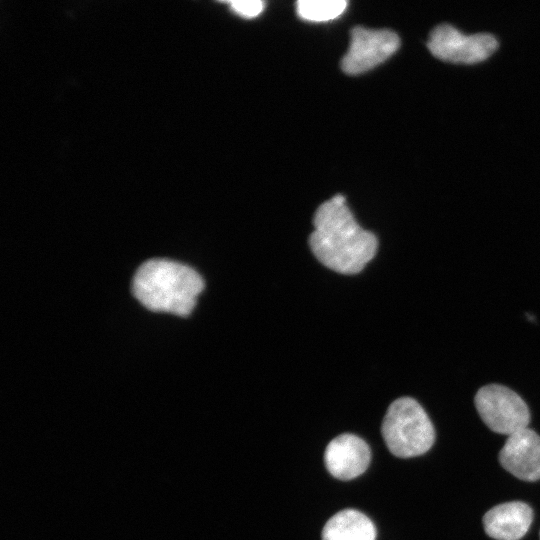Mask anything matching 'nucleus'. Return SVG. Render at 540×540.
Masks as SVG:
<instances>
[{"label": "nucleus", "mask_w": 540, "mask_h": 540, "mask_svg": "<svg viewBox=\"0 0 540 540\" xmlns=\"http://www.w3.org/2000/svg\"><path fill=\"white\" fill-rule=\"evenodd\" d=\"M298 15L309 21H327L341 15L346 9L344 0H300L297 2Z\"/></svg>", "instance_id": "obj_11"}, {"label": "nucleus", "mask_w": 540, "mask_h": 540, "mask_svg": "<svg viewBox=\"0 0 540 540\" xmlns=\"http://www.w3.org/2000/svg\"><path fill=\"white\" fill-rule=\"evenodd\" d=\"M313 224L314 230L309 237L311 251L324 266L335 272L357 274L377 252L376 236L358 224L345 197L340 194L317 208Z\"/></svg>", "instance_id": "obj_1"}, {"label": "nucleus", "mask_w": 540, "mask_h": 540, "mask_svg": "<svg viewBox=\"0 0 540 540\" xmlns=\"http://www.w3.org/2000/svg\"><path fill=\"white\" fill-rule=\"evenodd\" d=\"M350 45L341 60L342 70L357 75L376 67L389 58L399 47L398 35L389 29L354 27Z\"/></svg>", "instance_id": "obj_6"}, {"label": "nucleus", "mask_w": 540, "mask_h": 540, "mask_svg": "<svg viewBox=\"0 0 540 540\" xmlns=\"http://www.w3.org/2000/svg\"><path fill=\"white\" fill-rule=\"evenodd\" d=\"M533 520L531 507L520 501L499 504L483 517L486 534L496 540H519Z\"/></svg>", "instance_id": "obj_9"}, {"label": "nucleus", "mask_w": 540, "mask_h": 540, "mask_svg": "<svg viewBox=\"0 0 540 540\" xmlns=\"http://www.w3.org/2000/svg\"><path fill=\"white\" fill-rule=\"evenodd\" d=\"M229 4L235 13L247 18L259 15L264 8V3L260 0H233Z\"/></svg>", "instance_id": "obj_12"}, {"label": "nucleus", "mask_w": 540, "mask_h": 540, "mask_svg": "<svg viewBox=\"0 0 540 540\" xmlns=\"http://www.w3.org/2000/svg\"><path fill=\"white\" fill-rule=\"evenodd\" d=\"M371 459L367 443L354 434H341L326 447L324 461L328 472L340 480L358 477L368 468Z\"/></svg>", "instance_id": "obj_8"}, {"label": "nucleus", "mask_w": 540, "mask_h": 540, "mask_svg": "<svg viewBox=\"0 0 540 540\" xmlns=\"http://www.w3.org/2000/svg\"><path fill=\"white\" fill-rule=\"evenodd\" d=\"M427 46L440 59L474 63L491 55L498 47V40L491 33L467 35L449 23H442L430 32Z\"/></svg>", "instance_id": "obj_5"}, {"label": "nucleus", "mask_w": 540, "mask_h": 540, "mask_svg": "<svg viewBox=\"0 0 540 540\" xmlns=\"http://www.w3.org/2000/svg\"><path fill=\"white\" fill-rule=\"evenodd\" d=\"M372 521L363 513L346 509L336 513L325 524L322 540H375Z\"/></svg>", "instance_id": "obj_10"}, {"label": "nucleus", "mask_w": 540, "mask_h": 540, "mask_svg": "<svg viewBox=\"0 0 540 540\" xmlns=\"http://www.w3.org/2000/svg\"><path fill=\"white\" fill-rule=\"evenodd\" d=\"M204 289L202 277L193 268L168 259H150L136 271L134 297L155 312L188 316Z\"/></svg>", "instance_id": "obj_2"}, {"label": "nucleus", "mask_w": 540, "mask_h": 540, "mask_svg": "<svg viewBox=\"0 0 540 540\" xmlns=\"http://www.w3.org/2000/svg\"><path fill=\"white\" fill-rule=\"evenodd\" d=\"M499 462L521 480L540 479V436L528 427L508 436L499 452Z\"/></svg>", "instance_id": "obj_7"}, {"label": "nucleus", "mask_w": 540, "mask_h": 540, "mask_svg": "<svg viewBox=\"0 0 540 540\" xmlns=\"http://www.w3.org/2000/svg\"><path fill=\"white\" fill-rule=\"evenodd\" d=\"M476 410L493 432L512 435L528 427L530 412L523 399L506 386L489 384L475 395Z\"/></svg>", "instance_id": "obj_4"}, {"label": "nucleus", "mask_w": 540, "mask_h": 540, "mask_svg": "<svg viewBox=\"0 0 540 540\" xmlns=\"http://www.w3.org/2000/svg\"><path fill=\"white\" fill-rule=\"evenodd\" d=\"M381 432L389 451L400 458L424 454L435 441L431 420L411 397L398 398L389 405Z\"/></svg>", "instance_id": "obj_3"}]
</instances>
